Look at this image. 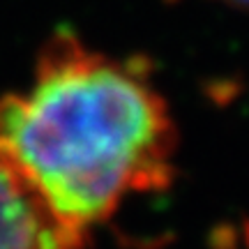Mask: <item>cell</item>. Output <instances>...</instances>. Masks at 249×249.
<instances>
[{
    "label": "cell",
    "instance_id": "cell-1",
    "mask_svg": "<svg viewBox=\"0 0 249 249\" xmlns=\"http://www.w3.org/2000/svg\"><path fill=\"white\" fill-rule=\"evenodd\" d=\"M176 127L134 62L53 37L30 88L0 97V166L76 231L173 180Z\"/></svg>",
    "mask_w": 249,
    "mask_h": 249
},
{
    "label": "cell",
    "instance_id": "cell-2",
    "mask_svg": "<svg viewBox=\"0 0 249 249\" xmlns=\"http://www.w3.org/2000/svg\"><path fill=\"white\" fill-rule=\"evenodd\" d=\"M86 233L55 217L39 196L0 166V249H81Z\"/></svg>",
    "mask_w": 249,
    "mask_h": 249
},
{
    "label": "cell",
    "instance_id": "cell-3",
    "mask_svg": "<svg viewBox=\"0 0 249 249\" xmlns=\"http://www.w3.org/2000/svg\"><path fill=\"white\" fill-rule=\"evenodd\" d=\"M233 5H240V7H249V0H229Z\"/></svg>",
    "mask_w": 249,
    "mask_h": 249
}]
</instances>
